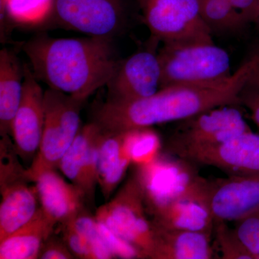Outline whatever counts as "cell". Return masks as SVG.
<instances>
[{
  "instance_id": "6da1fadb",
  "label": "cell",
  "mask_w": 259,
  "mask_h": 259,
  "mask_svg": "<svg viewBox=\"0 0 259 259\" xmlns=\"http://www.w3.org/2000/svg\"><path fill=\"white\" fill-rule=\"evenodd\" d=\"M259 64V50L228 79L208 85H175L131 101L100 100L93 105L91 122L102 131L125 132L180 122L209 109L241 104V95Z\"/></svg>"
},
{
  "instance_id": "7a4b0ae2",
  "label": "cell",
  "mask_w": 259,
  "mask_h": 259,
  "mask_svg": "<svg viewBox=\"0 0 259 259\" xmlns=\"http://www.w3.org/2000/svg\"><path fill=\"white\" fill-rule=\"evenodd\" d=\"M117 40L89 36L56 38L37 32L22 44L32 72L49 88L87 101L115 75L122 59Z\"/></svg>"
},
{
  "instance_id": "3957f363",
  "label": "cell",
  "mask_w": 259,
  "mask_h": 259,
  "mask_svg": "<svg viewBox=\"0 0 259 259\" xmlns=\"http://www.w3.org/2000/svg\"><path fill=\"white\" fill-rule=\"evenodd\" d=\"M141 20L137 0H54L48 30L62 28L117 40Z\"/></svg>"
},
{
  "instance_id": "277c9868",
  "label": "cell",
  "mask_w": 259,
  "mask_h": 259,
  "mask_svg": "<svg viewBox=\"0 0 259 259\" xmlns=\"http://www.w3.org/2000/svg\"><path fill=\"white\" fill-rule=\"evenodd\" d=\"M158 54L161 88L212 84L233 74L229 54L214 42L163 44Z\"/></svg>"
},
{
  "instance_id": "5b68a950",
  "label": "cell",
  "mask_w": 259,
  "mask_h": 259,
  "mask_svg": "<svg viewBox=\"0 0 259 259\" xmlns=\"http://www.w3.org/2000/svg\"><path fill=\"white\" fill-rule=\"evenodd\" d=\"M85 102L52 89L45 90L41 141L36 156L26 169L32 182L42 172L59 169L61 158L81 128L80 113Z\"/></svg>"
},
{
  "instance_id": "8992f818",
  "label": "cell",
  "mask_w": 259,
  "mask_h": 259,
  "mask_svg": "<svg viewBox=\"0 0 259 259\" xmlns=\"http://www.w3.org/2000/svg\"><path fill=\"white\" fill-rule=\"evenodd\" d=\"M150 41L158 44L214 42L200 14L198 0H137Z\"/></svg>"
},
{
  "instance_id": "52a82bcc",
  "label": "cell",
  "mask_w": 259,
  "mask_h": 259,
  "mask_svg": "<svg viewBox=\"0 0 259 259\" xmlns=\"http://www.w3.org/2000/svg\"><path fill=\"white\" fill-rule=\"evenodd\" d=\"M144 194L136 177L130 178L113 198L97 209L95 218L152 258L156 230L148 216Z\"/></svg>"
},
{
  "instance_id": "ba28073f",
  "label": "cell",
  "mask_w": 259,
  "mask_h": 259,
  "mask_svg": "<svg viewBox=\"0 0 259 259\" xmlns=\"http://www.w3.org/2000/svg\"><path fill=\"white\" fill-rule=\"evenodd\" d=\"M194 164L167 153L147 165L136 167L134 176L144 194L148 214L204 187L207 180L199 175Z\"/></svg>"
},
{
  "instance_id": "9c48e42d",
  "label": "cell",
  "mask_w": 259,
  "mask_h": 259,
  "mask_svg": "<svg viewBox=\"0 0 259 259\" xmlns=\"http://www.w3.org/2000/svg\"><path fill=\"white\" fill-rule=\"evenodd\" d=\"M236 106L214 107L180 121L167 141L166 153L175 155L185 150L215 146L251 131Z\"/></svg>"
},
{
  "instance_id": "30bf717a",
  "label": "cell",
  "mask_w": 259,
  "mask_h": 259,
  "mask_svg": "<svg viewBox=\"0 0 259 259\" xmlns=\"http://www.w3.org/2000/svg\"><path fill=\"white\" fill-rule=\"evenodd\" d=\"M12 148L0 151V241L28 223L40 208L36 187Z\"/></svg>"
},
{
  "instance_id": "8fae6325",
  "label": "cell",
  "mask_w": 259,
  "mask_h": 259,
  "mask_svg": "<svg viewBox=\"0 0 259 259\" xmlns=\"http://www.w3.org/2000/svg\"><path fill=\"white\" fill-rule=\"evenodd\" d=\"M156 42L122 59L107 83V100L131 101L153 95L161 88V69Z\"/></svg>"
},
{
  "instance_id": "7c38bea8",
  "label": "cell",
  "mask_w": 259,
  "mask_h": 259,
  "mask_svg": "<svg viewBox=\"0 0 259 259\" xmlns=\"http://www.w3.org/2000/svg\"><path fill=\"white\" fill-rule=\"evenodd\" d=\"M175 155L194 164L214 167L228 176L259 174V135L248 131L221 144L185 150Z\"/></svg>"
},
{
  "instance_id": "4fadbf2b",
  "label": "cell",
  "mask_w": 259,
  "mask_h": 259,
  "mask_svg": "<svg viewBox=\"0 0 259 259\" xmlns=\"http://www.w3.org/2000/svg\"><path fill=\"white\" fill-rule=\"evenodd\" d=\"M205 195L214 223L235 222L259 208V174L207 180Z\"/></svg>"
},
{
  "instance_id": "5bb4252c",
  "label": "cell",
  "mask_w": 259,
  "mask_h": 259,
  "mask_svg": "<svg viewBox=\"0 0 259 259\" xmlns=\"http://www.w3.org/2000/svg\"><path fill=\"white\" fill-rule=\"evenodd\" d=\"M30 64H25L23 97L11 127L15 151L25 161H33L36 156L44 125V95Z\"/></svg>"
},
{
  "instance_id": "9a60e30c",
  "label": "cell",
  "mask_w": 259,
  "mask_h": 259,
  "mask_svg": "<svg viewBox=\"0 0 259 259\" xmlns=\"http://www.w3.org/2000/svg\"><path fill=\"white\" fill-rule=\"evenodd\" d=\"M102 130L95 122L81 126L59 165L71 183L92 199L97 185V151Z\"/></svg>"
},
{
  "instance_id": "2e32d148",
  "label": "cell",
  "mask_w": 259,
  "mask_h": 259,
  "mask_svg": "<svg viewBox=\"0 0 259 259\" xmlns=\"http://www.w3.org/2000/svg\"><path fill=\"white\" fill-rule=\"evenodd\" d=\"M33 182L40 209L56 225L64 224L83 209L84 193L66 182L56 170L42 172Z\"/></svg>"
},
{
  "instance_id": "e0dca14e",
  "label": "cell",
  "mask_w": 259,
  "mask_h": 259,
  "mask_svg": "<svg viewBox=\"0 0 259 259\" xmlns=\"http://www.w3.org/2000/svg\"><path fill=\"white\" fill-rule=\"evenodd\" d=\"M207 181L200 190L175 199L154 211L151 214L153 224L165 229L212 234L214 220L206 200Z\"/></svg>"
},
{
  "instance_id": "ac0fdd59",
  "label": "cell",
  "mask_w": 259,
  "mask_h": 259,
  "mask_svg": "<svg viewBox=\"0 0 259 259\" xmlns=\"http://www.w3.org/2000/svg\"><path fill=\"white\" fill-rule=\"evenodd\" d=\"M131 164L125 133L102 131L97 151V185L105 199L111 197Z\"/></svg>"
},
{
  "instance_id": "d6986e66",
  "label": "cell",
  "mask_w": 259,
  "mask_h": 259,
  "mask_svg": "<svg viewBox=\"0 0 259 259\" xmlns=\"http://www.w3.org/2000/svg\"><path fill=\"white\" fill-rule=\"evenodd\" d=\"M25 64L7 48L0 51V135L10 136L23 97Z\"/></svg>"
},
{
  "instance_id": "ffe728a7",
  "label": "cell",
  "mask_w": 259,
  "mask_h": 259,
  "mask_svg": "<svg viewBox=\"0 0 259 259\" xmlns=\"http://www.w3.org/2000/svg\"><path fill=\"white\" fill-rule=\"evenodd\" d=\"M154 226L156 230V247L153 259L213 258L211 233L165 229L155 225Z\"/></svg>"
},
{
  "instance_id": "44dd1931",
  "label": "cell",
  "mask_w": 259,
  "mask_h": 259,
  "mask_svg": "<svg viewBox=\"0 0 259 259\" xmlns=\"http://www.w3.org/2000/svg\"><path fill=\"white\" fill-rule=\"evenodd\" d=\"M56 225L39 208L26 224L0 241V259H37Z\"/></svg>"
},
{
  "instance_id": "7402d4cb",
  "label": "cell",
  "mask_w": 259,
  "mask_h": 259,
  "mask_svg": "<svg viewBox=\"0 0 259 259\" xmlns=\"http://www.w3.org/2000/svg\"><path fill=\"white\" fill-rule=\"evenodd\" d=\"M54 0H0L1 38L14 28L47 31Z\"/></svg>"
},
{
  "instance_id": "603a6c76",
  "label": "cell",
  "mask_w": 259,
  "mask_h": 259,
  "mask_svg": "<svg viewBox=\"0 0 259 259\" xmlns=\"http://www.w3.org/2000/svg\"><path fill=\"white\" fill-rule=\"evenodd\" d=\"M202 20L212 33H234L248 25L241 12L226 0H198Z\"/></svg>"
},
{
  "instance_id": "cb8c5ba5",
  "label": "cell",
  "mask_w": 259,
  "mask_h": 259,
  "mask_svg": "<svg viewBox=\"0 0 259 259\" xmlns=\"http://www.w3.org/2000/svg\"><path fill=\"white\" fill-rule=\"evenodd\" d=\"M125 133L131 162L135 166L147 165L161 154V138L152 127L130 130Z\"/></svg>"
},
{
  "instance_id": "d4e9b609",
  "label": "cell",
  "mask_w": 259,
  "mask_h": 259,
  "mask_svg": "<svg viewBox=\"0 0 259 259\" xmlns=\"http://www.w3.org/2000/svg\"><path fill=\"white\" fill-rule=\"evenodd\" d=\"M68 222L84 238L91 252L92 259L115 258L102 239L95 217H92L82 209Z\"/></svg>"
},
{
  "instance_id": "484cf974",
  "label": "cell",
  "mask_w": 259,
  "mask_h": 259,
  "mask_svg": "<svg viewBox=\"0 0 259 259\" xmlns=\"http://www.w3.org/2000/svg\"><path fill=\"white\" fill-rule=\"evenodd\" d=\"M214 231L223 259H254L228 223H214Z\"/></svg>"
},
{
  "instance_id": "4316f807",
  "label": "cell",
  "mask_w": 259,
  "mask_h": 259,
  "mask_svg": "<svg viewBox=\"0 0 259 259\" xmlns=\"http://www.w3.org/2000/svg\"><path fill=\"white\" fill-rule=\"evenodd\" d=\"M234 223L237 236L255 259L259 253V208Z\"/></svg>"
},
{
  "instance_id": "83f0119b",
  "label": "cell",
  "mask_w": 259,
  "mask_h": 259,
  "mask_svg": "<svg viewBox=\"0 0 259 259\" xmlns=\"http://www.w3.org/2000/svg\"><path fill=\"white\" fill-rule=\"evenodd\" d=\"M97 228L102 239L115 258H145L144 255L136 246L120 235L111 231L105 225L97 221Z\"/></svg>"
},
{
  "instance_id": "f1b7e54d",
  "label": "cell",
  "mask_w": 259,
  "mask_h": 259,
  "mask_svg": "<svg viewBox=\"0 0 259 259\" xmlns=\"http://www.w3.org/2000/svg\"><path fill=\"white\" fill-rule=\"evenodd\" d=\"M62 226L63 241L74 258L92 259L91 252L82 236L69 222Z\"/></svg>"
},
{
  "instance_id": "f546056e",
  "label": "cell",
  "mask_w": 259,
  "mask_h": 259,
  "mask_svg": "<svg viewBox=\"0 0 259 259\" xmlns=\"http://www.w3.org/2000/svg\"><path fill=\"white\" fill-rule=\"evenodd\" d=\"M38 258L71 259L74 258V256L63 239H59L52 235L42 245Z\"/></svg>"
},
{
  "instance_id": "4dcf8cb0",
  "label": "cell",
  "mask_w": 259,
  "mask_h": 259,
  "mask_svg": "<svg viewBox=\"0 0 259 259\" xmlns=\"http://www.w3.org/2000/svg\"><path fill=\"white\" fill-rule=\"evenodd\" d=\"M241 104L249 110L252 120L259 128V92L243 91Z\"/></svg>"
},
{
  "instance_id": "1f68e13d",
  "label": "cell",
  "mask_w": 259,
  "mask_h": 259,
  "mask_svg": "<svg viewBox=\"0 0 259 259\" xmlns=\"http://www.w3.org/2000/svg\"><path fill=\"white\" fill-rule=\"evenodd\" d=\"M232 6L241 12L248 23H253L257 0H226Z\"/></svg>"
},
{
  "instance_id": "d6a6232c",
  "label": "cell",
  "mask_w": 259,
  "mask_h": 259,
  "mask_svg": "<svg viewBox=\"0 0 259 259\" xmlns=\"http://www.w3.org/2000/svg\"><path fill=\"white\" fill-rule=\"evenodd\" d=\"M243 91L259 92V64L250 74Z\"/></svg>"
},
{
  "instance_id": "836d02e7",
  "label": "cell",
  "mask_w": 259,
  "mask_h": 259,
  "mask_svg": "<svg viewBox=\"0 0 259 259\" xmlns=\"http://www.w3.org/2000/svg\"><path fill=\"white\" fill-rule=\"evenodd\" d=\"M253 23H254L259 28V0H257L256 8H255V16Z\"/></svg>"
},
{
  "instance_id": "e575fe53",
  "label": "cell",
  "mask_w": 259,
  "mask_h": 259,
  "mask_svg": "<svg viewBox=\"0 0 259 259\" xmlns=\"http://www.w3.org/2000/svg\"><path fill=\"white\" fill-rule=\"evenodd\" d=\"M255 259H259V253L258 255H256V256H255Z\"/></svg>"
}]
</instances>
